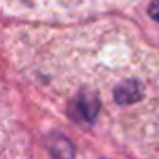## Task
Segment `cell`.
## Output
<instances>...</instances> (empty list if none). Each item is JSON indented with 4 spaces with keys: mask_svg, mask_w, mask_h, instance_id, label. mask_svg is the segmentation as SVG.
<instances>
[{
    "mask_svg": "<svg viewBox=\"0 0 159 159\" xmlns=\"http://www.w3.org/2000/svg\"><path fill=\"white\" fill-rule=\"evenodd\" d=\"M149 14H151V17L154 19V21L159 22V0H156V2L151 4V7H149Z\"/></svg>",
    "mask_w": 159,
    "mask_h": 159,
    "instance_id": "obj_1",
    "label": "cell"
}]
</instances>
